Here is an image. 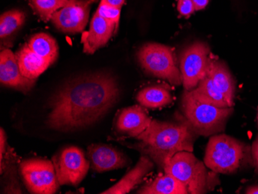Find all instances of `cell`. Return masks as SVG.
<instances>
[{"instance_id":"6da1fadb","label":"cell","mask_w":258,"mask_h":194,"mask_svg":"<svg viewBox=\"0 0 258 194\" xmlns=\"http://www.w3.org/2000/svg\"><path fill=\"white\" fill-rule=\"evenodd\" d=\"M119 94L118 84L110 75L95 74L75 78L52 97L46 124L60 132L86 128L112 108Z\"/></svg>"},{"instance_id":"7a4b0ae2","label":"cell","mask_w":258,"mask_h":194,"mask_svg":"<svg viewBox=\"0 0 258 194\" xmlns=\"http://www.w3.org/2000/svg\"><path fill=\"white\" fill-rule=\"evenodd\" d=\"M196 134L186 121L167 122L152 119L149 128L138 136V150L163 168L175 153L194 151Z\"/></svg>"},{"instance_id":"3957f363","label":"cell","mask_w":258,"mask_h":194,"mask_svg":"<svg viewBox=\"0 0 258 194\" xmlns=\"http://www.w3.org/2000/svg\"><path fill=\"white\" fill-rule=\"evenodd\" d=\"M247 145L225 134L215 135L209 140L204 163L215 173L230 174L253 161Z\"/></svg>"},{"instance_id":"277c9868","label":"cell","mask_w":258,"mask_h":194,"mask_svg":"<svg viewBox=\"0 0 258 194\" xmlns=\"http://www.w3.org/2000/svg\"><path fill=\"white\" fill-rule=\"evenodd\" d=\"M182 109L185 121L200 136H210L220 133L233 111V108H219L197 99L190 91H184Z\"/></svg>"},{"instance_id":"5b68a950","label":"cell","mask_w":258,"mask_h":194,"mask_svg":"<svg viewBox=\"0 0 258 194\" xmlns=\"http://www.w3.org/2000/svg\"><path fill=\"white\" fill-rule=\"evenodd\" d=\"M166 174L180 181L191 194L206 193L212 186L207 166L194 156L192 152L175 153L163 167Z\"/></svg>"},{"instance_id":"8992f818","label":"cell","mask_w":258,"mask_h":194,"mask_svg":"<svg viewBox=\"0 0 258 194\" xmlns=\"http://www.w3.org/2000/svg\"><path fill=\"white\" fill-rule=\"evenodd\" d=\"M138 59L149 75L166 80L172 85L182 83L180 70L176 65L172 47L159 43H147L138 52Z\"/></svg>"},{"instance_id":"52a82bcc","label":"cell","mask_w":258,"mask_h":194,"mask_svg":"<svg viewBox=\"0 0 258 194\" xmlns=\"http://www.w3.org/2000/svg\"><path fill=\"white\" fill-rule=\"evenodd\" d=\"M20 173L31 193L53 194L59 187L53 162L43 159H30L20 164Z\"/></svg>"},{"instance_id":"ba28073f","label":"cell","mask_w":258,"mask_h":194,"mask_svg":"<svg viewBox=\"0 0 258 194\" xmlns=\"http://www.w3.org/2000/svg\"><path fill=\"white\" fill-rule=\"evenodd\" d=\"M52 162L60 185L78 186L85 179L90 167L85 153L76 146L65 148L53 156Z\"/></svg>"},{"instance_id":"9c48e42d","label":"cell","mask_w":258,"mask_h":194,"mask_svg":"<svg viewBox=\"0 0 258 194\" xmlns=\"http://www.w3.org/2000/svg\"><path fill=\"white\" fill-rule=\"evenodd\" d=\"M210 55V47L203 42H196L183 50L179 70L185 91L195 89L207 75Z\"/></svg>"},{"instance_id":"30bf717a","label":"cell","mask_w":258,"mask_h":194,"mask_svg":"<svg viewBox=\"0 0 258 194\" xmlns=\"http://www.w3.org/2000/svg\"><path fill=\"white\" fill-rule=\"evenodd\" d=\"M97 0H69L68 4L52 16L51 22L63 33L83 32L88 24L90 11Z\"/></svg>"},{"instance_id":"8fae6325","label":"cell","mask_w":258,"mask_h":194,"mask_svg":"<svg viewBox=\"0 0 258 194\" xmlns=\"http://www.w3.org/2000/svg\"><path fill=\"white\" fill-rule=\"evenodd\" d=\"M118 27L114 22L110 21L96 13L91 20L89 30L82 34L81 42L83 43L84 52L93 54L105 46L117 31Z\"/></svg>"},{"instance_id":"7c38bea8","label":"cell","mask_w":258,"mask_h":194,"mask_svg":"<svg viewBox=\"0 0 258 194\" xmlns=\"http://www.w3.org/2000/svg\"><path fill=\"white\" fill-rule=\"evenodd\" d=\"M0 81L3 85L23 92H28L35 85V80L22 75L17 56L9 49L0 53Z\"/></svg>"},{"instance_id":"4fadbf2b","label":"cell","mask_w":258,"mask_h":194,"mask_svg":"<svg viewBox=\"0 0 258 194\" xmlns=\"http://www.w3.org/2000/svg\"><path fill=\"white\" fill-rule=\"evenodd\" d=\"M88 156L93 170L98 173L121 169L127 165V158L119 150L108 145H91Z\"/></svg>"},{"instance_id":"5bb4252c","label":"cell","mask_w":258,"mask_h":194,"mask_svg":"<svg viewBox=\"0 0 258 194\" xmlns=\"http://www.w3.org/2000/svg\"><path fill=\"white\" fill-rule=\"evenodd\" d=\"M152 121L142 107L133 105L121 110L116 121V130L136 139L149 128Z\"/></svg>"},{"instance_id":"9a60e30c","label":"cell","mask_w":258,"mask_h":194,"mask_svg":"<svg viewBox=\"0 0 258 194\" xmlns=\"http://www.w3.org/2000/svg\"><path fill=\"white\" fill-rule=\"evenodd\" d=\"M207 74L211 78L217 89L224 95L230 107L233 108L234 105L235 85L231 74L225 63L215 58V56L210 53Z\"/></svg>"},{"instance_id":"2e32d148","label":"cell","mask_w":258,"mask_h":194,"mask_svg":"<svg viewBox=\"0 0 258 194\" xmlns=\"http://www.w3.org/2000/svg\"><path fill=\"white\" fill-rule=\"evenodd\" d=\"M154 167L152 159L149 156L143 155L141 156L136 166L120 179L114 186L101 193L125 194L130 192L136 185L139 184L143 178Z\"/></svg>"},{"instance_id":"e0dca14e","label":"cell","mask_w":258,"mask_h":194,"mask_svg":"<svg viewBox=\"0 0 258 194\" xmlns=\"http://www.w3.org/2000/svg\"><path fill=\"white\" fill-rule=\"evenodd\" d=\"M16 56L22 75L29 79L38 78L51 65L49 60L33 51L28 44L23 46Z\"/></svg>"},{"instance_id":"ac0fdd59","label":"cell","mask_w":258,"mask_h":194,"mask_svg":"<svg viewBox=\"0 0 258 194\" xmlns=\"http://www.w3.org/2000/svg\"><path fill=\"white\" fill-rule=\"evenodd\" d=\"M141 194H187L188 189L180 181L171 175L159 176L138 190Z\"/></svg>"},{"instance_id":"d6986e66","label":"cell","mask_w":258,"mask_h":194,"mask_svg":"<svg viewBox=\"0 0 258 194\" xmlns=\"http://www.w3.org/2000/svg\"><path fill=\"white\" fill-rule=\"evenodd\" d=\"M136 99L142 106L152 109L164 108L173 101L170 91L162 86L146 87L141 90Z\"/></svg>"},{"instance_id":"ffe728a7","label":"cell","mask_w":258,"mask_h":194,"mask_svg":"<svg viewBox=\"0 0 258 194\" xmlns=\"http://www.w3.org/2000/svg\"><path fill=\"white\" fill-rule=\"evenodd\" d=\"M190 91L197 99L206 103L215 105L219 108H231L207 74L201 80L198 86Z\"/></svg>"},{"instance_id":"44dd1931","label":"cell","mask_w":258,"mask_h":194,"mask_svg":"<svg viewBox=\"0 0 258 194\" xmlns=\"http://www.w3.org/2000/svg\"><path fill=\"white\" fill-rule=\"evenodd\" d=\"M29 47L33 51L53 63L58 56V46L56 40L46 33L35 34L29 40Z\"/></svg>"},{"instance_id":"7402d4cb","label":"cell","mask_w":258,"mask_h":194,"mask_svg":"<svg viewBox=\"0 0 258 194\" xmlns=\"http://www.w3.org/2000/svg\"><path fill=\"white\" fill-rule=\"evenodd\" d=\"M25 21V14L19 10L4 13L0 18V37L7 40L23 26Z\"/></svg>"},{"instance_id":"603a6c76","label":"cell","mask_w":258,"mask_h":194,"mask_svg":"<svg viewBox=\"0 0 258 194\" xmlns=\"http://www.w3.org/2000/svg\"><path fill=\"white\" fill-rule=\"evenodd\" d=\"M35 15L42 21L51 20L52 16L68 4L69 0H27Z\"/></svg>"},{"instance_id":"cb8c5ba5","label":"cell","mask_w":258,"mask_h":194,"mask_svg":"<svg viewBox=\"0 0 258 194\" xmlns=\"http://www.w3.org/2000/svg\"><path fill=\"white\" fill-rule=\"evenodd\" d=\"M121 9L119 7H114L110 5L101 0V4L98 7L97 12L100 16L110 20V21L114 22L115 24H118L119 23L120 14H121Z\"/></svg>"},{"instance_id":"d4e9b609","label":"cell","mask_w":258,"mask_h":194,"mask_svg":"<svg viewBox=\"0 0 258 194\" xmlns=\"http://www.w3.org/2000/svg\"><path fill=\"white\" fill-rule=\"evenodd\" d=\"M177 10L181 16L186 18H189L196 11L192 0H178Z\"/></svg>"},{"instance_id":"484cf974","label":"cell","mask_w":258,"mask_h":194,"mask_svg":"<svg viewBox=\"0 0 258 194\" xmlns=\"http://www.w3.org/2000/svg\"><path fill=\"white\" fill-rule=\"evenodd\" d=\"M251 156L253 163L258 170V136L253 143L251 147Z\"/></svg>"},{"instance_id":"4316f807","label":"cell","mask_w":258,"mask_h":194,"mask_svg":"<svg viewBox=\"0 0 258 194\" xmlns=\"http://www.w3.org/2000/svg\"><path fill=\"white\" fill-rule=\"evenodd\" d=\"M0 143H1V160L4 159V152H6V146H7V136H6L5 132L3 128H1V133H0Z\"/></svg>"},{"instance_id":"83f0119b","label":"cell","mask_w":258,"mask_h":194,"mask_svg":"<svg viewBox=\"0 0 258 194\" xmlns=\"http://www.w3.org/2000/svg\"><path fill=\"white\" fill-rule=\"evenodd\" d=\"M194 7L197 11L198 10H204L208 5L209 0H192Z\"/></svg>"},{"instance_id":"f1b7e54d","label":"cell","mask_w":258,"mask_h":194,"mask_svg":"<svg viewBox=\"0 0 258 194\" xmlns=\"http://www.w3.org/2000/svg\"><path fill=\"white\" fill-rule=\"evenodd\" d=\"M103 1L106 2L107 4H110V5L119 7V8H121V7L124 5V2H125V0H103Z\"/></svg>"},{"instance_id":"f546056e","label":"cell","mask_w":258,"mask_h":194,"mask_svg":"<svg viewBox=\"0 0 258 194\" xmlns=\"http://www.w3.org/2000/svg\"><path fill=\"white\" fill-rule=\"evenodd\" d=\"M247 194H258V185L257 186H250L246 190Z\"/></svg>"},{"instance_id":"4dcf8cb0","label":"cell","mask_w":258,"mask_h":194,"mask_svg":"<svg viewBox=\"0 0 258 194\" xmlns=\"http://www.w3.org/2000/svg\"><path fill=\"white\" fill-rule=\"evenodd\" d=\"M257 120H258V115H257Z\"/></svg>"}]
</instances>
